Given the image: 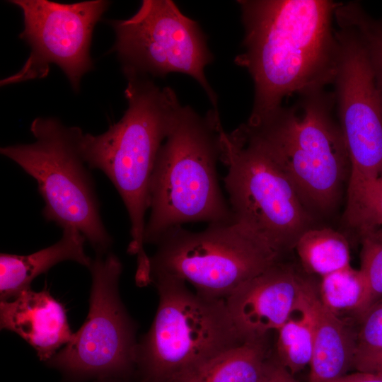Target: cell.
Listing matches in <instances>:
<instances>
[{
  "label": "cell",
  "mask_w": 382,
  "mask_h": 382,
  "mask_svg": "<svg viewBox=\"0 0 382 382\" xmlns=\"http://www.w3.org/2000/svg\"><path fill=\"white\" fill-rule=\"evenodd\" d=\"M336 23L351 27L361 40L369 56L382 109V19L369 16L354 2L340 3L335 11Z\"/></svg>",
  "instance_id": "obj_21"
},
{
  "label": "cell",
  "mask_w": 382,
  "mask_h": 382,
  "mask_svg": "<svg viewBox=\"0 0 382 382\" xmlns=\"http://www.w3.org/2000/svg\"><path fill=\"white\" fill-rule=\"evenodd\" d=\"M307 279L279 261L250 279L226 299L241 339L266 338L298 306Z\"/></svg>",
  "instance_id": "obj_13"
},
{
  "label": "cell",
  "mask_w": 382,
  "mask_h": 382,
  "mask_svg": "<svg viewBox=\"0 0 382 382\" xmlns=\"http://www.w3.org/2000/svg\"><path fill=\"white\" fill-rule=\"evenodd\" d=\"M223 130L219 112L211 110L203 117L178 103L152 173L145 244H157L185 223L233 221L216 173Z\"/></svg>",
  "instance_id": "obj_3"
},
{
  "label": "cell",
  "mask_w": 382,
  "mask_h": 382,
  "mask_svg": "<svg viewBox=\"0 0 382 382\" xmlns=\"http://www.w3.org/2000/svg\"><path fill=\"white\" fill-rule=\"evenodd\" d=\"M1 329L18 335L49 361L72 338L64 306L44 289L30 288L0 302Z\"/></svg>",
  "instance_id": "obj_14"
},
{
  "label": "cell",
  "mask_w": 382,
  "mask_h": 382,
  "mask_svg": "<svg viewBox=\"0 0 382 382\" xmlns=\"http://www.w3.org/2000/svg\"><path fill=\"white\" fill-rule=\"evenodd\" d=\"M306 296L313 320V349L310 382H331L353 366L357 332L320 301L311 282Z\"/></svg>",
  "instance_id": "obj_15"
},
{
  "label": "cell",
  "mask_w": 382,
  "mask_h": 382,
  "mask_svg": "<svg viewBox=\"0 0 382 382\" xmlns=\"http://www.w3.org/2000/svg\"><path fill=\"white\" fill-rule=\"evenodd\" d=\"M261 382H298L279 361H268Z\"/></svg>",
  "instance_id": "obj_26"
},
{
  "label": "cell",
  "mask_w": 382,
  "mask_h": 382,
  "mask_svg": "<svg viewBox=\"0 0 382 382\" xmlns=\"http://www.w3.org/2000/svg\"><path fill=\"white\" fill-rule=\"evenodd\" d=\"M152 278L188 282L196 293L226 299L243 284L279 261L282 255L257 235L235 222L209 224L199 232L171 228L156 244Z\"/></svg>",
  "instance_id": "obj_6"
},
{
  "label": "cell",
  "mask_w": 382,
  "mask_h": 382,
  "mask_svg": "<svg viewBox=\"0 0 382 382\" xmlns=\"http://www.w3.org/2000/svg\"><path fill=\"white\" fill-rule=\"evenodd\" d=\"M309 282L308 280L291 316L277 330L278 361L292 375L310 365L313 357V320L306 296Z\"/></svg>",
  "instance_id": "obj_19"
},
{
  "label": "cell",
  "mask_w": 382,
  "mask_h": 382,
  "mask_svg": "<svg viewBox=\"0 0 382 382\" xmlns=\"http://www.w3.org/2000/svg\"><path fill=\"white\" fill-rule=\"evenodd\" d=\"M21 8L24 28L19 35L30 47L22 68L1 81V86L46 77L50 64L65 74L78 91L82 76L93 69L92 34L110 5L104 0L62 4L48 0H12Z\"/></svg>",
  "instance_id": "obj_11"
},
{
  "label": "cell",
  "mask_w": 382,
  "mask_h": 382,
  "mask_svg": "<svg viewBox=\"0 0 382 382\" xmlns=\"http://www.w3.org/2000/svg\"><path fill=\"white\" fill-rule=\"evenodd\" d=\"M127 79L125 96L128 107L122 118L100 134L82 132L79 143L88 168L104 173L125 204L131 225L127 251L137 256L136 276L146 278L151 272L144 237L151 177L180 101L172 88H160L149 77Z\"/></svg>",
  "instance_id": "obj_2"
},
{
  "label": "cell",
  "mask_w": 382,
  "mask_h": 382,
  "mask_svg": "<svg viewBox=\"0 0 382 382\" xmlns=\"http://www.w3.org/2000/svg\"><path fill=\"white\" fill-rule=\"evenodd\" d=\"M359 234L361 241L360 270L367 284L369 309L382 298V231L370 229Z\"/></svg>",
  "instance_id": "obj_23"
},
{
  "label": "cell",
  "mask_w": 382,
  "mask_h": 382,
  "mask_svg": "<svg viewBox=\"0 0 382 382\" xmlns=\"http://www.w3.org/2000/svg\"><path fill=\"white\" fill-rule=\"evenodd\" d=\"M360 319L354 359L382 349V298L371 306Z\"/></svg>",
  "instance_id": "obj_24"
},
{
  "label": "cell",
  "mask_w": 382,
  "mask_h": 382,
  "mask_svg": "<svg viewBox=\"0 0 382 382\" xmlns=\"http://www.w3.org/2000/svg\"><path fill=\"white\" fill-rule=\"evenodd\" d=\"M119 258L96 255L89 270V311L81 328L50 361L74 376H111L127 372L137 362L135 327L119 296Z\"/></svg>",
  "instance_id": "obj_10"
},
{
  "label": "cell",
  "mask_w": 382,
  "mask_h": 382,
  "mask_svg": "<svg viewBox=\"0 0 382 382\" xmlns=\"http://www.w3.org/2000/svg\"><path fill=\"white\" fill-rule=\"evenodd\" d=\"M319 292L322 303L339 317L352 313L361 318L368 309V287L360 269L349 266L321 277Z\"/></svg>",
  "instance_id": "obj_20"
},
{
  "label": "cell",
  "mask_w": 382,
  "mask_h": 382,
  "mask_svg": "<svg viewBox=\"0 0 382 382\" xmlns=\"http://www.w3.org/2000/svg\"><path fill=\"white\" fill-rule=\"evenodd\" d=\"M302 97L299 107L282 106L257 125L240 127L280 167L311 213H326L349 178V153L332 115L335 95L323 89Z\"/></svg>",
  "instance_id": "obj_4"
},
{
  "label": "cell",
  "mask_w": 382,
  "mask_h": 382,
  "mask_svg": "<svg viewBox=\"0 0 382 382\" xmlns=\"http://www.w3.org/2000/svg\"><path fill=\"white\" fill-rule=\"evenodd\" d=\"M86 241L76 228H66L57 243L35 253L25 255L1 253V301L10 300L30 288L35 278L61 262L74 261L89 269L92 259L85 253Z\"/></svg>",
  "instance_id": "obj_16"
},
{
  "label": "cell",
  "mask_w": 382,
  "mask_h": 382,
  "mask_svg": "<svg viewBox=\"0 0 382 382\" xmlns=\"http://www.w3.org/2000/svg\"><path fill=\"white\" fill-rule=\"evenodd\" d=\"M296 249L304 270L321 277L351 266L347 238L330 228H311L298 239Z\"/></svg>",
  "instance_id": "obj_18"
},
{
  "label": "cell",
  "mask_w": 382,
  "mask_h": 382,
  "mask_svg": "<svg viewBox=\"0 0 382 382\" xmlns=\"http://www.w3.org/2000/svg\"><path fill=\"white\" fill-rule=\"evenodd\" d=\"M221 144L233 220L282 255L312 228V214L280 167L240 127L223 130Z\"/></svg>",
  "instance_id": "obj_7"
},
{
  "label": "cell",
  "mask_w": 382,
  "mask_h": 382,
  "mask_svg": "<svg viewBox=\"0 0 382 382\" xmlns=\"http://www.w3.org/2000/svg\"><path fill=\"white\" fill-rule=\"evenodd\" d=\"M243 52L235 58L254 83L249 126L281 108L293 93L334 81L338 44L332 22L338 3L327 0H242Z\"/></svg>",
  "instance_id": "obj_1"
},
{
  "label": "cell",
  "mask_w": 382,
  "mask_h": 382,
  "mask_svg": "<svg viewBox=\"0 0 382 382\" xmlns=\"http://www.w3.org/2000/svg\"><path fill=\"white\" fill-rule=\"evenodd\" d=\"M267 356L266 338L244 340L179 371L166 382H261Z\"/></svg>",
  "instance_id": "obj_17"
},
{
  "label": "cell",
  "mask_w": 382,
  "mask_h": 382,
  "mask_svg": "<svg viewBox=\"0 0 382 382\" xmlns=\"http://www.w3.org/2000/svg\"><path fill=\"white\" fill-rule=\"evenodd\" d=\"M335 100L350 160L348 187L382 181V109L366 48L351 27L337 23Z\"/></svg>",
  "instance_id": "obj_12"
},
{
  "label": "cell",
  "mask_w": 382,
  "mask_h": 382,
  "mask_svg": "<svg viewBox=\"0 0 382 382\" xmlns=\"http://www.w3.org/2000/svg\"><path fill=\"white\" fill-rule=\"evenodd\" d=\"M109 24L115 33L112 51L126 77L187 74L202 86L213 110L219 112L216 93L204 74L213 56L197 23L173 1L143 0L132 17L109 21Z\"/></svg>",
  "instance_id": "obj_9"
},
{
  "label": "cell",
  "mask_w": 382,
  "mask_h": 382,
  "mask_svg": "<svg viewBox=\"0 0 382 382\" xmlns=\"http://www.w3.org/2000/svg\"><path fill=\"white\" fill-rule=\"evenodd\" d=\"M31 144L1 147L0 152L33 178L45 202L42 215L63 229L75 228L96 255L107 254L112 239L102 221L89 168L80 149L82 129L53 117H37Z\"/></svg>",
  "instance_id": "obj_5"
},
{
  "label": "cell",
  "mask_w": 382,
  "mask_h": 382,
  "mask_svg": "<svg viewBox=\"0 0 382 382\" xmlns=\"http://www.w3.org/2000/svg\"><path fill=\"white\" fill-rule=\"evenodd\" d=\"M345 217L359 233L382 230V181L348 187Z\"/></svg>",
  "instance_id": "obj_22"
},
{
  "label": "cell",
  "mask_w": 382,
  "mask_h": 382,
  "mask_svg": "<svg viewBox=\"0 0 382 382\" xmlns=\"http://www.w3.org/2000/svg\"><path fill=\"white\" fill-rule=\"evenodd\" d=\"M159 303L137 347V362L148 382H166L179 371L243 342L226 301L192 292L175 279L152 278Z\"/></svg>",
  "instance_id": "obj_8"
},
{
  "label": "cell",
  "mask_w": 382,
  "mask_h": 382,
  "mask_svg": "<svg viewBox=\"0 0 382 382\" xmlns=\"http://www.w3.org/2000/svg\"><path fill=\"white\" fill-rule=\"evenodd\" d=\"M353 367L357 371L371 373L382 376V349L354 359Z\"/></svg>",
  "instance_id": "obj_25"
},
{
  "label": "cell",
  "mask_w": 382,
  "mask_h": 382,
  "mask_svg": "<svg viewBox=\"0 0 382 382\" xmlns=\"http://www.w3.org/2000/svg\"><path fill=\"white\" fill-rule=\"evenodd\" d=\"M331 382H382V376L371 373L357 371L349 375L345 374Z\"/></svg>",
  "instance_id": "obj_27"
}]
</instances>
